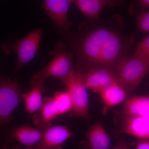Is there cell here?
<instances>
[{"instance_id": "10", "label": "cell", "mask_w": 149, "mask_h": 149, "mask_svg": "<svg viewBox=\"0 0 149 149\" xmlns=\"http://www.w3.org/2000/svg\"><path fill=\"white\" fill-rule=\"evenodd\" d=\"M120 123L123 133L136 137L138 140H149V120L139 116L123 114Z\"/></svg>"}, {"instance_id": "13", "label": "cell", "mask_w": 149, "mask_h": 149, "mask_svg": "<svg viewBox=\"0 0 149 149\" xmlns=\"http://www.w3.org/2000/svg\"><path fill=\"white\" fill-rule=\"evenodd\" d=\"M44 82L32 79L30 82L31 89L29 92L22 95L25 110L30 114L40 110L42 106V96L45 90Z\"/></svg>"}, {"instance_id": "5", "label": "cell", "mask_w": 149, "mask_h": 149, "mask_svg": "<svg viewBox=\"0 0 149 149\" xmlns=\"http://www.w3.org/2000/svg\"><path fill=\"white\" fill-rule=\"evenodd\" d=\"M43 32V28L34 29L25 37L14 42L11 50L17 55V61L13 73L32 60L36 56Z\"/></svg>"}, {"instance_id": "15", "label": "cell", "mask_w": 149, "mask_h": 149, "mask_svg": "<svg viewBox=\"0 0 149 149\" xmlns=\"http://www.w3.org/2000/svg\"><path fill=\"white\" fill-rule=\"evenodd\" d=\"M123 114L139 116L149 120V97L146 96H130L124 102Z\"/></svg>"}, {"instance_id": "8", "label": "cell", "mask_w": 149, "mask_h": 149, "mask_svg": "<svg viewBox=\"0 0 149 149\" xmlns=\"http://www.w3.org/2000/svg\"><path fill=\"white\" fill-rule=\"evenodd\" d=\"M72 0H43L45 13L52 19L57 29L65 35H69L72 22L68 18L70 4Z\"/></svg>"}, {"instance_id": "19", "label": "cell", "mask_w": 149, "mask_h": 149, "mask_svg": "<svg viewBox=\"0 0 149 149\" xmlns=\"http://www.w3.org/2000/svg\"><path fill=\"white\" fill-rule=\"evenodd\" d=\"M138 31L149 33V11L139 14L137 17Z\"/></svg>"}, {"instance_id": "20", "label": "cell", "mask_w": 149, "mask_h": 149, "mask_svg": "<svg viewBox=\"0 0 149 149\" xmlns=\"http://www.w3.org/2000/svg\"><path fill=\"white\" fill-rule=\"evenodd\" d=\"M135 53L149 61V36L138 44Z\"/></svg>"}, {"instance_id": "9", "label": "cell", "mask_w": 149, "mask_h": 149, "mask_svg": "<svg viewBox=\"0 0 149 149\" xmlns=\"http://www.w3.org/2000/svg\"><path fill=\"white\" fill-rule=\"evenodd\" d=\"M73 136L66 126L56 125L45 129L42 138L38 145L40 149H59L63 144Z\"/></svg>"}, {"instance_id": "2", "label": "cell", "mask_w": 149, "mask_h": 149, "mask_svg": "<svg viewBox=\"0 0 149 149\" xmlns=\"http://www.w3.org/2000/svg\"><path fill=\"white\" fill-rule=\"evenodd\" d=\"M53 57L44 68L32 76L34 80L44 81L49 77L56 78L66 85L75 74L72 66V54L67 50L65 44L60 41L53 51Z\"/></svg>"}, {"instance_id": "25", "label": "cell", "mask_w": 149, "mask_h": 149, "mask_svg": "<svg viewBox=\"0 0 149 149\" xmlns=\"http://www.w3.org/2000/svg\"><path fill=\"white\" fill-rule=\"evenodd\" d=\"M148 97H149V93L148 95Z\"/></svg>"}, {"instance_id": "24", "label": "cell", "mask_w": 149, "mask_h": 149, "mask_svg": "<svg viewBox=\"0 0 149 149\" xmlns=\"http://www.w3.org/2000/svg\"><path fill=\"white\" fill-rule=\"evenodd\" d=\"M40 149L39 148H28V149Z\"/></svg>"}, {"instance_id": "6", "label": "cell", "mask_w": 149, "mask_h": 149, "mask_svg": "<svg viewBox=\"0 0 149 149\" xmlns=\"http://www.w3.org/2000/svg\"><path fill=\"white\" fill-rule=\"evenodd\" d=\"M66 91L71 96L72 108L71 115L88 120L89 97L87 88L83 83L80 71H75L74 77L65 85Z\"/></svg>"}, {"instance_id": "18", "label": "cell", "mask_w": 149, "mask_h": 149, "mask_svg": "<svg viewBox=\"0 0 149 149\" xmlns=\"http://www.w3.org/2000/svg\"><path fill=\"white\" fill-rule=\"evenodd\" d=\"M57 102L60 109L61 116L72 111V102L71 96L67 91L57 92L53 96Z\"/></svg>"}, {"instance_id": "12", "label": "cell", "mask_w": 149, "mask_h": 149, "mask_svg": "<svg viewBox=\"0 0 149 149\" xmlns=\"http://www.w3.org/2000/svg\"><path fill=\"white\" fill-rule=\"evenodd\" d=\"M85 136L88 149H109L110 147V137L100 121L91 125Z\"/></svg>"}, {"instance_id": "14", "label": "cell", "mask_w": 149, "mask_h": 149, "mask_svg": "<svg viewBox=\"0 0 149 149\" xmlns=\"http://www.w3.org/2000/svg\"><path fill=\"white\" fill-rule=\"evenodd\" d=\"M40 110V113L34 119L35 123L45 129L52 120L61 116L59 106L54 97L44 98L42 106Z\"/></svg>"}, {"instance_id": "11", "label": "cell", "mask_w": 149, "mask_h": 149, "mask_svg": "<svg viewBox=\"0 0 149 149\" xmlns=\"http://www.w3.org/2000/svg\"><path fill=\"white\" fill-rule=\"evenodd\" d=\"M80 11L87 17L89 21L94 22L102 10L106 6H115L123 0H72Z\"/></svg>"}, {"instance_id": "23", "label": "cell", "mask_w": 149, "mask_h": 149, "mask_svg": "<svg viewBox=\"0 0 149 149\" xmlns=\"http://www.w3.org/2000/svg\"><path fill=\"white\" fill-rule=\"evenodd\" d=\"M138 3L142 7L145 8H149V0H138Z\"/></svg>"}, {"instance_id": "7", "label": "cell", "mask_w": 149, "mask_h": 149, "mask_svg": "<svg viewBox=\"0 0 149 149\" xmlns=\"http://www.w3.org/2000/svg\"><path fill=\"white\" fill-rule=\"evenodd\" d=\"M80 72L86 88L97 94H100L118 80L117 76L108 67H93Z\"/></svg>"}, {"instance_id": "22", "label": "cell", "mask_w": 149, "mask_h": 149, "mask_svg": "<svg viewBox=\"0 0 149 149\" xmlns=\"http://www.w3.org/2000/svg\"><path fill=\"white\" fill-rule=\"evenodd\" d=\"M135 149H149V140H138Z\"/></svg>"}, {"instance_id": "1", "label": "cell", "mask_w": 149, "mask_h": 149, "mask_svg": "<svg viewBox=\"0 0 149 149\" xmlns=\"http://www.w3.org/2000/svg\"><path fill=\"white\" fill-rule=\"evenodd\" d=\"M73 45L77 56L84 63L108 67L121 58L124 48L120 35L105 28L84 33L74 41Z\"/></svg>"}, {"instance_id": "16", "label": "cell", "mask_w": 149, "mask_h": 149, "mask_svg": "<svg viewBox=\"0 0 149 149\" xmlns=\"http://www.w3.org/2000/svg\"><path fill=\"white\" fill-rule=\"evenodd\" d=\"M44 132L29 125L19 126L13 130L12 136L20 143L27 147L38 144L42 138Z\"/></svg>"}, {"instance_id": "21", "label": "cell", "mask_w": 149, "mask_h": 149, "mask_svg": "<svg viewBox=\"0 0 149 149\" xmlns=\"http://www.w3.org/2000/svg\"><path fill=\"white\" fill-rule=\"evenodd\" d=\"M136 142H129L125 139H120L117 144L111 149H130L136 145Z\"/></svg>"}, {"instance_id": "17", "label": "cell", "mask_w": 149, "mask_h": 149, "mask_svg": "<svg viewBox=\"0 0 149 149\" xmlns=\"http://www.w3.org/2000/svg\"><path fill=\"white\" fill-rule=\"evenodd\" d=\"M100 95L105 104L104 112L109 108L116 106L125 102L128 96L125 89L118 80Z\"/></svg>"}, {"instance_id": "4", "label": "cell", "mask_w": 149, "mask_h": 149, "mask_svg": "<svg viewBox=\"0 0 149 149\" xmlns=\"http://www.w3.org/2000/svg\"><path fill=\"white\" fill-rule=\"evenodd\" d=\"M22 96L16 80L1 77L0 81V124L5 125L11 120L13 112Z\"/></svg>"}, {"instance_id": "3", "label": "cell", "mask_w": 149, "mask_h": 149, "mask_svg": "<svg viewBox=\"0 0 149 149\" xmlns=\"http://www.w3.org/2000/svg\"><path fill=\"white\" fill-rule=\"evenodd\" d=\"M118 81L131 95L144 77L149 73V61L135 53L123 57L116 64Z\"/></svg>"}]
</instances>
